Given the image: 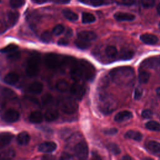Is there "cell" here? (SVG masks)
Returning a JSON list of instances; mask_svg holds the SVG:
<instances>
[{"label":"cell","instance_id":"cell-1","mask_svg":"<svg viewBox=\"0 0 160 160\" xmlns=\"http://www.w3.org/2000/svg\"><path fill=\"white\" fill-rule=\"evenodd\" d=\"M109 76L112 82L119 85H129L133 82L135 78V72L129 66H121L111 69Z\"/></svg>","mask_w":160,"mask_h":160},{"label":"cell","instance_id":"cell-2","mask_svg":"<svg viewBox=\"0 0 160 160\" xmlns=\"http://www.w3.org/2000/svg\"><path fill=\"white\" fill-rule=\"evenodd\" d=\"M40 62L39 55L36 52H34L29 56L26 66V73L28 76L32 78L38 74L40 69Z\"/></svg>","mask_w":160,"mask_h":160},{"label":"cell","instance_id":"cell-3","mask_svg":"<svg viewBox=\"0 0 160 160\" xmlns=\"http://www.w3.org/2000/svg\"><path fill=\"white\" fill-rule=\"evenodd\" d=\"M117 106L116 101L113 98L109 95L102 94L99 99V108L104 114H109L114 111Z\"/></svg>","mask_w":160,"mask_h":160},{"label":"cell","instance_id":"cell-4","mask_svg":"<svg viewBox=\"0 0 160 160\" xmlns=\"http://www.w3.org/2000/svg\"><path fill=\"white\" fill-rule=\"evenodd\" d=\"M64 62V59L60 55L54 53L48 54L44 57L46 66L49 69H56L61 66Z\"/></svg>","mask_w":160,"mask_h":160},{"label":"cell","instance_id":"cell-5","mask_svg":"<svg viewBox=\"0 0 160 160\" xmlns=\"http://www.w3.org/2000/svg\"><path fill=\"white\" fill-rule=\"evenodd\" d=\"M60 108L64 113L71 114L77 111L78 105L74 99L71 98H66L61 102Z\"/></svg>","mask_w":160,"mask_h":160},{"label":"cell","instance_id":"cell-6","mask_svg":"<svg viewBox=\"0 0 160 160\" xmlns=\"http://www.w3.org/2000/svg\"><path fill=\"white\" fill-rule=\"evenodd\" d=\"M73 151L76 156L79 159H84L88 157V146L84 141L77 142L74 146Z\"/></svg>","mask_w":160,"mask_h":160},{"label":"cell","instance_id":"cell-7","mask_svg":"<svg viewBox=\"0 0 160 160\" xmlns=\"http://www.w3.org/2000/svg\"><path fill=\"white\" fill-rule=\"evenodd\" d=\"M71 94L76 98L81 99L86 92V88L82 82H75L69 88Z\"/></svg>","mask_w":160,"mask_h":160},{"label":"cell","instance_id":"cell-8","mask_svg":"<svg viewBox=\"0 0 160 160\" xmlns=\"http://www.w3.org/2000/svg\"><path fill=\"white\" fill-rule=\"evenodd\" d=\"M70 76L74 82H82L84 80V76L79 62L72 66L70 71Z\"/></svg>","mask_w":160,"mask_h":160},{"label":"cell","instance_id":"cell-9","mask_svg":"<svg viewBox=\"0 0 160 160\" xmlns=\"http://www.w3.org/2000/svg\"><path fill=\"white\" fill-rule=\"evenodd\" d=\"M20 114L18 111L15 109H10L6 111L2 115V119L8 122H14L19 120Z\"/></svg>","mask_w":160,"mask_h":160},{"label":"cell","instance_id":"cell-10","mask_svg":"<svg viewBox=\"0 0 160 160\" xmlns=\"http://www.w3.org/2000/svg\"><path fill=\"white\" fill-rule=\"evenodd\" d=\"M160 67V59L158 58H150L145 59L141 64V69L151 68L158 69Z\"/></svg>","mask_w":160,"mask_h":160},{"label":"cell","instance_id":"cell-11","mask_svg":"<svg viewBox=\"0 0 160 160\" xmlns=\"http://www.w3.org/2000/svg\"><path fill=\"white\" fill-rule=\"evenodd\" d=\"M57 148V145L52 141H46L40 144L38 150L44 153H50L54 151Z\"/></svg>","mask_w":160,"mask_h":160},{"label":"cell","instance_id":"cell-12","mask_svg":"<svg viewBox=\"0 0 160 160\" xmlns=\"http://www.w3.org/2000/svg\"><path fill=\"white\" fill-rule=\"evenodd\" d=\"M78 38L88 41V42H90L92 41H94L97 38V35L96 34L91 31H80L78 34Z\"/></svg>","mask_w":160,"mask_h":160},{"label":"cell","instance_id":"cell-13","mask_svg":"<svg viewBox=\"0 0 160 160\" xmlns=\"http://www.w3.org/2000/svg\"><path fill=\"white\" fill-rule=\"evenodd\" d=\"M140 39L145 44H149V45H154L156 44L158 42V38L152 34H141L140 36Z\"/></svg>","mask_w":160,"mask_h":160},{"label":"cell","instance_id":"cell-14","mask_svg":"<svg viewBox=\"0 0 160 160\" xmlns=\"http://www.w3.org/2000/svg\"><path fill=\"white\" fill-rule=\"evenodd\" d=\"M13 134L10 132H2L0 134V149L8 146L13 139Z\"/></svg>","mask_w":160,"mask_h":160},{"label":"cell","instance_id":"cell-15","mask_svg":"<svg viewBox=\"0 0 160 160\" xmlns=\"http://www.w3.org/2000/svg\"><path fill=\"white\" fill-rule=\"evenodd\" d=\"M42 89L43 85L42 83L39 82H33L28 86L27 91L33 94H39L42 91Z\"/></svg>","mask_w":160,"mask_h":160},{"label":"cell","instance_id":"cell-16","mask_svg":"<svg viewBox=\"0 0 160 160\" xmlns=\"http://www.w3.org/2000/svg\"><path fill=\"white\" fill-rule=\"evenodd\" d=\"M114 17L118 21H131L135 19V16L134 14L122 12H116L114 14Z\"/></svg>","mask_w":160,"mask_h":160},{"label":"cell","instance_id":"cell-17","mask_svg":"<svg viewBox=\"0 0 160 160\" xmlns=\"http://www.w3.org/2000/svg\"><path fill=\"white\" fill-rule=\"evenodd\" d=\"M132 117V114L131 111L124 110L117 113L114 116V121L116 122H123L130 119Z\"/></svg>","mask_w":160,"mask_h":160},{"label":"cell","instance_id":"cell-18","mask_svg":"<svg viewBox=\"0 0 160 160\" xmlns=\"http://www.w3.org/2000/svg\"><path fill=\"white\" fill-rule=\"evenodd\" d=\"M19 79V77L17 73L11 72L8 73L5 76L4 78V81L8 84L14 85L18 82Z\"/></svg>","mask_w":160,"mask_h":160},{"label":"cell","instance_id":"cell-19","mask_svg":"<svg viewBox=\"0 0 160 160\" xmlns=\"http://www.w3.org/2000/svg\"><path fill=\"white\" fill-rule=\"evenodd\" d=\"M59 117V112L56 109H48L44 115V118L46 121L51 122L55 121Z\"/></svg>","mask_w":160,"mask_h":160},{"label":"cell","instance_id":"cell-20","mask_svg":"<svg viewBox=\"0 0 160 160\" xmlns=\"http://www.w3.org/2000/svg\"><path fill=\"white\" fill-rule=\"evenodd\" d=\"M7 18L9 25L10 27H12L18 22L19 18V14L18 11H10L7 13Z\"/></svg>","mask_w":160,"mask_h":160},{"label":"cell","instance_id":"cell-21","mask_svg":"<svg viewBox=\"0 0 160 160\" xmlns=\"http://www.w3.org/2000/svg\"><path fill=\"white\" fill-rule=\"evenodd\" d=\"M16 141L21 146L27 145L30 141L29 134L26 131L21 132L18 135L16 138Z\"/></svg>","mask_w":160,"mask_h":160},{"label":"cell","instance_id":"cell-22","mask_svg":"<svg viewBox=\"0 0 160 160\" xmlns=\"http://www.w3.org/2000/svg\"><path fill=\"white\" fill-rule=\"evenodd\" d=\"M146 149L153 153H160V142L156 141H149L146 144Z\"/></svg>","mask_w":160,"mask_h":160},{"label":"cell","instance_id":"cell-23","mask_svg":"<svg viewBox=\"0 0 160 160\" xmlns=\"http://www.w3.org/2000/svg\"><path fill=\"white\" fill-rule=\"evenodd\" d=\"M134 52L132 50L129 49H122L119 52V59L121 60H129L134 57Z\"/></svg>","mask_w":160,"mask_h":160},{"label":"cell","instance_id":"cell-24","mask_svg":"<svg viewBox=\"0 0 160 160\" xmlns=\"http://www.w3.org/2000/svg\"><path fill=\"white\" fill-rule=\"evenodd\" d=\"M124 136L126 138L133 139L136 141H140L142 138V134L140 132L134 130H129L127 131L125 133Z\"/></svg>","mask_w":160,"mask_h":160},{"label":"cell","instance_id":"cell-25","mask_svg":"<svg viewBox=\"0 0 160 160\" xmlns=\"http://www.w3.org/2000/svg\"><path fill=\"white\" fill-rule=\"evenodd\" d=\"M43 116L39 111H34L31 112L29 117V120L31 122L34 124H38L42 121Z\"/></svg>","mask_w":160,"mask_h":160},{"label":"cell","instance_id":"cell-26","mask_svg":"<svg viewBox=\"0 0 160 160\" xmlns=\"http://www.w3.org/2000/svg\"><path fill=\"white\" fill-rule=\"evenodd\" d=\"M69 88V83L64 79H60L56 84V88L59 92H66Z\"/></svg>","mask_w":160,"mask_h":160},{"label":"cell","instance_id":"cell-27","mask_svg":"<svg viewBox=\"0 0 160 160\" xmlns=\"http://www.w3.org/2000/svg\"><path fill=\"white\" fill-rule=\"evenodd\" d=\"M106 54L110 59H114L118 57V52L116 48L114 46H109L105 50Z\"/></svg>","mask_w":160,"mask_h":160},{"label":"cell","instance_id":"cell-28","mask_svg":"<svg viewBox=\"0 0 160 160\" xmlns=\"http://www.w3.org/2000/svg\"><path fill=\"white\" fill-rule=\"evenodd\" d=\"M150 78V73L147 70L141 69L139 72V81L141 83H146Z\"/></svg>","mask_w":160,"mask_h":160},{"label":"cell","instance_id":"cell-29","mask_svg":"<svg viewBox=\"0 0 160 160\" xmlns=\"http://www.w3.org/2000/svg\"><path fill=\"white\" fill-rule=\"evenodd\" d=\"M62 14L67 19L71 21H75L78 19V14L70 9H64L62 11Z\"/></svg>","mask_w":160,"mask_h":160},{"label":"cell","instance_id":"cell-30","mask_svg":"<svg viewBox=\"0 0 160 160\" xmlns=\"http://www.w3.org/2000/svg\"><path fill=\"white\" fill-rule=\"evenodd\" d=\"M0 91L2 94V95L7 98H12L16 96V93L11 89L6 88V87H3L1 86L0 87Z\"/></svg>","mask_w":160,"mask_h":160},{"label":"cell","instance_id":"cell-31","mask_svg":"<svg viewBox=\"0 0 160 160\" xmlns=\"http://www.w3.org/2000/svg\"><path fill=\"white\" fill-rule=\"evenodd\" d=\"M96 20L95 16L89 12H83L82 14V22L84 24L92 23Z\"/></svg>","mask_w":160,"mask_h":160},{"label":"cell","instance_id":"cell-32","mask_svg":"<svg viewBox=\"0 0 160 160\" xmlns=\"http://www.w3.org/2000/svg\"><path fill=\"white\" fill-rule=\"evenodd\" d=\"M146 128L151 131H160V124L155 121H150L146 123Z\"/></svg>","mask_w":160,"mask_h":160},{"label":"cell","instance_id":"cell-33","mask_svg":"<svg viewBox=\"0 0 160 160\" xmlns=\"http://www.w3.org/2000/svg\"><path fill=\"white\" fill-rule=\"evenodd\" d=\"M75 44L78 48L81 49H88L91 46V44L89 42H88L80 39H78L75 41Z\"/></svg>","mask_w":160,"mask_h":160},{"label":"cell","instance_id":"cell-34","mask_svg":"<svg viewBox=\"0 0 160 160\" xmlns=\"http://www.w3.org/2000/svg\"><path fill=\"white\" fill-rule=\"evenodd\" d=\"M108 148L109 151L114 155H118L121 152V149L119 146L116 143H113V142L109 143L108 145Z\"/></svg>","mask_w":160,"mask_h":160},{"label":"cell","instance_id":"cell-35","mask_svg":"<svg viewBox=\"0 0 160 160\" xmlns=\"http://www.w3.org/2000/svg\"><path fill=\"white\" fill-rule=\"evenodd\" d=\"M15 156V152L12 149H7L0 153V158H11Z\"/></svg>","mask_w":160,"mask_h":160},{"label":"cell","instance_id":"cell-36","mask_svg":"<svg viewBox=\"0 0 160 160\" xmlns=\"http://www.w3.org/2000/svg\"><path fill=\"white\" fill-rule=\"evenodd\" d=\"M18 49V46L16 44H10L6 47L2 48L0 49V51L1 52L4 53H9L12 51H14Z\"/></svg>","mask_w":160,"mask_h":160},{"label":"cell","instance_id":"cell-37","mask_svg":"<svg viewBox=\"0 0 160 160\" xmlns=\"http://www.w3.org/2000/svg\"><path fill=\"white\" fill-rule=\"evenodd\" d=\"M52 38V35L50 32L49 31H44L40 37V39L42 42H45V43H48L51 41Z\"/></svg>","mask_w":160,"mask_h":160},{"label":"cell","instance_id":"cell-38","mask_svg":"<svg viewBox=\"0 0 160 160\" xmlns=\"http://www.w3.org/2000/svg\"><path fill=\"white\" fill-rule=\"evenodd\" d=\"M52 100V97L51 96V94L47 93L44 95H43L41 98V102L43 106H48V104H49L51 101Z\"/></svg>","mask_w":160,"mask_h":160},{"label":"cell","instance_id":"cell-39","mask_svg":"<svg viewBox=\"0 0 160 160\" xmlns=\"http://www.w3.org/2000/svg\"><path fill=\"white\" fill-rule=\"evenodd\" d=\"M24 0H10L9 4L12 8H18L22 6L24 4Z\"/></svg>","mask_w":160,"mask_h":160},{"label":"cell","instance_id":"cell-40","mask_svg":"<svg viewBox=\"0 0 160 160\" xmlns=\"http://www.w3.org/2000/svg\"><path fill=\"white\" fill-rule=\"evenodd\" d=\"M64 31V26L62 24L56 25L52 29V33L55 36H59Z\"/></svg>","mask_w":160,"mask_h":160},{"label":"cell","instance_id":"cell-41","mask_svg":"<svg viewBox=\"0 0 160 160\" xmlns=\"http://www.w3.org/2000/svg\"><path fill=\"white\" fill-rule=\"evenodd\" d=\"M108 84V78L106 76H103L100 79L99 82V89L100 90L104 89Z\"/></svg>","mask_w":160,"mask_h":160},{"label":"cell","instance_id":"cell-42","mask_svg":"<svg viewBox=\"0 0 160 160\" xmlns=\"http://www.w3.org/2000/svg\"><path fill=\"white\" fill-rule=\"evenodd\" d=\"M20 54V52L16 50L14 51L9 52L8 55V58L11 61H16L19 58Z\"/></svg>","mask_w":160,"mask_h":160},{"label":"cell","instance_id":"cell-43","mask_svg":"<svg viewBox=\"0 0 160 160\" xmlns=\"http://www.w3.org/2000/svg\"><path fill=\"white\" fill-rule=\"evenodd\" d=\"M140 2L144 8H149L154 6L155 0H140Z\"/></svg>","mask_w":160,"mask_h":160},{"label":"cell","instance_id":"cell-44","mask_svg":"<svg viewBox=\"0 0 160 160\" xmlns=\"http://www.w3.org/2000/svg\"><path fill=\"white\" fill-rule=\"evenodd\" d=\"M142 93H143L142 89H141L139 87L136 88L134 91V99H138V100L139 99L142 97Z\"/></svg>","mask_w":160,"mask_h":160},{"label":"cell","instance_id":"cell-45","mask_svg":"<svg viewBox=\"0 0 160 160\" xmlns=\"http://www.w3.org/2000/svg\"><path fill=\"white\" fill-rule=\"evenodd\" d=\"M141 116L142 118H144L145 119H149V118H152V112L151 111H150L149 109H145L142 112Z\"/></svg>","mask_w":160,"mask_h":160},{"label":"cell","instance_id":"cell-46","mask_svg":"<svg viewBox=\"0 0 160 160\" xmlns=\"http://www.w3.org/2000/svg\"><path fill=\"white\" fill-rule=\"evenodd\" d=\"M104 133L107 135H114L118 132V129L116 128H108L103 131Z\"/></svg>","mask_w":160,"mask_h":160},{"label":"cell","instance_id":"cell-47","mask_svg":"<svg viewBox=\"0 0 160 160\" xmlns=\"http://www.w3.org/2000/svg\"><path fill=\"white\" fill-rule=\"evenodd\" d=\"M58 44L59 46H68L69 44V41L67 38H61L58 40Z\"/></svg>","mask_w":160,"mask_h":160},{"label":"cell","instance_id":"cell-48","mask_svg":"<svg viewBox=\"0 0 160 160\" xmlns=\"http://www.w3.org/2000/svg\"><path fill=\"white\" fill-rule=\"evenodd\" d=\"M91 4L94 6H99L103 4L104 0H90Z\"/></svg>","mask_w":160,"mask_h":160},{"label":"cell","instance_id":"cell-49","mask_svg":"<svg viewBox=\"0 0 160 160\" xmlns=\"http://www.w3.org/2000/svg\"><path fill=\"white\" fill-rule=\"evenodd\" d=\"M136 0H122V4L126 6H131L134 4Z\"/></svg>","mask_w":160,"mask_h":160},{"label":"cell","instance_id":"cell-50","mask_svg":"<svg viewBox=\"0 0 160 160\" xmlns=\"http://www.w3.org/2000/svg\"><path fill=\"white\" fill-rule=\"evenodd\" d=\"M60 158H61V159H71L72 157L71 156L70 154L64 152V153H62V155H61V156Z\"/></svg>","mask_w":160,"mask_h":160},{"label":"cell","instance_id":"cell-51","mask_svg":"<svg viewBox=\"0 0 160 160\" xmlns=\"http://www.w3.org/2000/svg\"><path fill=\"white\" fill-rule=\"evenodd\" d=\"M72 31L71 29H68L66 31V32H65V36L66 38H69L71 36H72Z\"/></svg>","mask_w":160,"mask_h":160},{"label":"cell","instance_id":"cell-52","mask_svg":"<svg viewBox=\"0 0 160 160\" xmlns=\"http://www.w3.org/2000/svg\"><path fill=\"white\" fill-rule=\"evenodd\" d=\"M70 0H56L57 3H60V4H67L69 3Z\"/></svg>","mask_w":160,"mask_h":160},{"label":"cell","instance_id":"cell-53","mask_svg":"<svg viewBox=\"0 0 160 160\" xmlns=\"http://www.w3.org/2000/svg\"><path fill=\"white\" fill-rule=\"evenodd\" d=\"M32 1L36 3H43L46 2L47 0H32Z\"/></svg>","mask_w":160,"mask_h":160},{"label":"cell","instance_id":"cell-54","mask_svg":"<svg viewBox=\"0 0 160 160\" xmlns=\"http://www.w3.org/2000/svg\"><path fill=\"white\" fill-rule=\"evenodd\" d=\"M122 159H132V158L130 157L128 155H126V156H124L122 158Z\"/></svg>","mask_w":160,"mask_h":160},{"label":"cell","instance_id":"cell-55","mask_svg":"<svg viewBox=\"0 0 160 160\" xmlns=\"http://www.w3.org/2000/svg\"><path fill=\"white\" fill-rule=\"evenodd\" d=\"M156 10H157V12L160 15V2L158 4L157 6V8H156Z\"/></svg>","mask_w":160,"mask_h":160},{"label":"cell","instance_id":"cell-56","mask_svg":"<svg viewBox=\"0 0 160 160\" xmlns=\"http://www.w3.org/2000/svg\"><path fill=\"white\" fill-rule=\"evenodd\" d=\"M156 94L159 96H160V87H159V88H158L157 89H156Z\"/></svg>","mask_w":160,"mask_h":160},{"label":"cell","instance_id":"cell-57","mask_svg":"<svg viewBox=\"0 0 160 160\" xmlns=\"http://www.w3.org/2000/svg\"><path fill=\"white\" fill-rule=\"evenodd\" d=\"M4 29H2V26H1V24H0V33L2 32H4Z\"/></svg>","mask_w":160,"mask_h":160},{"label":"cell","instance_id":"cell-58","mask_svg":"<svg viewBox=\"0 0 160 160\" xmlns=\"http://www.w3.org/2000/svg\"><path fill=\"white\" fill-rule=\"evenodd\" d=\"M159 29H160V22H159Z\"/></svg>","mask_w":160,"mask_h":160},{"label":"cell","instance_id":"cell-59","mask_svg":"<svg viewBox=\"0 0 160 160\" xmlns=\"http://www.w3.org/2000/svg\"><path fill=\"white\" fill-rule=\"evenodd\" d=\"M0 2H1V0H0Z\"/></svg>","mask_w":160,"mask_h":160}]
</instances>
